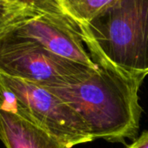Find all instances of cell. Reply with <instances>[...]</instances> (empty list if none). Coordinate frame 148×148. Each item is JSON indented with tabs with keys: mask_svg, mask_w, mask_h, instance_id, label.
I'll use <instances>...</instances> for the list:
<instances>
[{
	"mask_svg": "<svg viewBox=\"0 0 148 148\" xmlns=\"http://www.w3.org/2000/svg\"><path fill=\"white\" fill-rule=\"evenodd\" d=\"M97 64V70L85 81L45 87L81 116L94 139L124 142L135 138L141 117L138 90L144 79Z\"/></svg>",
	"mask_w": 148,
	"mask_h": 148,
	"instance_id": "6da1fadb",
	"label": "cell"
},
{
	"mask_svg": "<svg viewBox=\"0 0 148 148\" xmlns=\"http://www.w3.org/2000/svg\"><path fill=\"white\" fill-rule=\"evenodd\" d=\"M77 25L96 64L133 78L148 75V0H117Z\"/></svg>",
	"mask_w": 148,
	"mask_h": 148,
	"instance_id": "7a4b0ae2",
	"label": "cell"
},
{
	"mask_svg": "<svg viewBox=\"0 0 148 148\" xmlns=\"http://www.w3.org/2000/svg\"><path fill=\"white\" fill-rule=\"evenodd\" d=\"M0 109L32 120L67 148L95 140L81 116L45 86L0 73Z\"/></svg>",
	"mask_w": 148,
	"mask_h": 148,
	"instance_id": "3957f363",
	"label": "cell"
},
{
	"mask_svg": "<svg viewBox=\"0 0 148 148\" xmlns=\"http://www.w3.org/2000/svg\"><path fill=\"white\" fill-rule=\"evenodd\" d=\"M97 68L58 56L28 39L0 36V73L14 79L42 86H69L85 81Z\"/></svg>",
	"mask_w": 148,
	"mask_h": 148,
	"instance_id": "277c9868",
	"label": "cell"
},
{
	"mask_svg": "<svg viewBox=\"0 0 148 148\" xmlns=\"http://www.w3.org/2000/svg\"><path fill=\"white\" fill-rule=\"evenodd\" d=\"M0 36H13L33 41L66 59L97 68L74 20L64 15L43 14L23 19L0 31Z\"/></svg>",
	"mask_w": 148,
	"mask_h": 148,
	"instance_id": "5b68a950",
	"label": "cell"
},
{
	"mask_svg": "<svg viewBox=\"0 0 148 148\" xmlns=\"http://www.w3.org/2000/svg\"><path fill=\"white\" fill-rule=\"evenodd\" d=\"M0 140L6 148H67L32 120L2 109Z\"/></svg>",
	"mask_w": 148,
	"mask_h": 148,
	"instance_id": "8992f818",
	"label": "cell"
},
{
	"mask_svg": "<svg viewBox=\"0 0 148 148\" xmlns=\"http://www.w3.org/2000/svg\"><path fill=\"white\" fill-rule=\"evenodd\" d=\"M0 5L13 10L26 11L37 16L57 14L70 17L65 0H0Z\"/></svg>",
	"mask_w": 148,
	"mask_h": 148,
	"instance_id": "52a82bcc",
	"label": "cell"
},
{
	"mask_svg": "<svg viewBox=\"0 0 148 148\" xmlns=\"http://www.w3.org/2000/svg\"><path fill=\"white\" fill-rule=\"evenodd\" d=\"M117 0H78L67 5L69 16L77 23L90 22Z\"/></svg>",
	"mask_w": 148,
	"mask_h": 148,
	"instance_id": "ba28073f",
	"label": "cell"
},
{
	"mask_svg": "<svg viewBox=\"0 0 148 148\" xmlns=\"http://www.w3.org/2000/svg\"><path fill=\"white\" fill-rule=\"evenodd\" d=\"M126 148H148V131L144 132Z\"/></svg>",
	"mask_w": 148,
	"mask_h": 148,
	"instance_id": "9c48e42d",
	"label": "cell"
}]
</instances>
